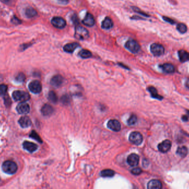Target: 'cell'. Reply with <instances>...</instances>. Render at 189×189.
<instances>
[{
    "mask_svg": "<svg viewBox=\"0 0 189 189\" xmlns=\"http://www.w3.org/2000/svg\"><path fill=\"white\" fill-rule=\"evenodd\" d=\"M188 119H189V118H188V117L187 116H183V117H182L183 121H188Z\"/></svg>",
    "mask_w": 189,
    "mask_h": 189,
    "instance_id": "cell-40",
    "label": "cell"
},
{
    "mask_svg": "<svg viewBox=\"0 0 189 189\" xmlns=\"http://www.w3.org/2000/svg\"><path fill=\"white\" fill-rule=\"evenodd\" d=\"M178 55L180 61L182 62H185L189 61V53L184 50H180L178 52Z\"/></svg>",
    "mask_w": 189,
    "mask_h": 189,
    "instance_id": "cell-22",
    "label": "cell"
},
{
    "mask_svg": "<svg viewBox=\"0 0 189 189\" xmlns=\"http://www.w3.org/2000/svg\"><path fill=\"white\" fill-rule=\"evenodd\" d=\"M129 140L132 143L139 145L143 142V136L138 132H133L129 135Z\"/></svg>",
    "mask_w": 189,
    "mask_h": 189,
    "instance_id": "cell-5",
    "label": "cell"
},
{
    "mask_svg": "<svg viewBox=\"0 0 189 189\" xmlns=\"http://www.w3.org/2000/svg\"><path fill=\"white\" fill-rule=\"evenodd\" d=\"M7 91V86L5 84H0V96L5 95Z\"/></svg>",
    "mask_w": 189,
    "mask_h": 189,
    "instance_id": "cell-32",
    "label": "cell"
},
{
    "mask_svg": "<svg viewBox=\"0 0 189 189\" xmlns=\"http://www.w3.org/2000/svg\"><path fill=\"white\" fill-rule=\"evenodd\" d=\"M75 37L78 40H85L89 38V33L88 30L82 26H77L75 28Z\"/></svg>",
    "mask_w": 189,
    "mask_h": 189,
    "instance_id": "cell-3",
    "label": "cell"
},
{
    "mask_svg": "<svg viewBox=\"0 0 189 189\" xmlns=\"http://www.w3.org/2000/svg\"><path fill=\"white\" fill-rule=\"evenodd\" d=\"M108 128L115 132L120 131L121 129V124L116 120H111L107 123Z\"/></svg>",
    "mask_w": 189,
    "mask_h": 189,
    "instance_id": "cell-10",
    "label": "cell"
},
{
    "mask_svg": "<svg viewBox=\"0 0 189 189\" xmlns=\"http://www.w3.org/2000/svg\"><path fill=\"white\" fill-rule=\"evenodd\" d=\"M58 1L61 3H67L69 1V0H58Z\"/></svg>",
    "mask_w": 189,
    "mask_h": 189,
    "instance_id": "cell-39",
    "label": "cell"
},
{
    "mask_svg": "<svg viewBox=\"0 0 189 189\" xmlns=\"http://www.w3.org/2000/svg\"><path fill=\"white\" fill-rule=\"evenodd\" d=\"M18 123L21 127L23 128H26L30 127L32 124V121L27 116H23L21 117L18 121Z\"/></svg>",
    "mask_w": 189,
    "mask_h": 189,
    "instance_id": "cell-16",
    "label": "cell"
},
{
    "mask_svg": "<svg viewBox=\"0 0 189 189\" xmlns=\"http://www.w3.org/2000/svg\"><path fill=\"white\" fill-rule=\"evenodd\" d=\"M176 29L180 33H185L187 32V27L184 23H179L176 26Z\"/></svg>",
    "mask_w": 189,
    "mask_h": 189,
    "instance_id": "cell-29",
    "label": "cell"
},
{
    "mask_svg": "<svg viewBox=\"0 0 189 189\" xmlns=\"http://www.w3.org/2000/svg\"><path fill=\"white\" fill-rule=\"evenodd\" d=\"M139 157L136 154H132L127 158V163L130 166H136L138 164Z\"/></svg>",
    "mask_w": 189,
    "mask_h": 189,
    "instance_id": "cell-13",
    "label": "cell"
},
{
    "mask_svg": "<svg viewBox=\"0 0 189 189\" xmlns=\"http://www.w3.org/2000/svg\"><path fill=\"white\" fill-rule=\"evenodd\" d=\"M148 90L149 92L151 93V96L153 98H157V99H158V100H161L163 98V97L160 96L159 94L158 93L157 90L155 87H154L153 86H150L148 88Z\"/></svg>",
    "mask_w": 189,
    "mask_h": 189,
    "instance_id": "cell-23",
    "label": "cell"
},
{
    "mask_svg": "<svg viewBox=\"0 0 189 189\" xmlns=\"http://www.w3.org/2000/svg\"><path fill=\"white\" fill-rule=\"evenodd\" d=\"M185 85H186V86L188 88H189V79H188L186 80V83H185Z\"/></svg>",
    "mask_w": 189,
    "mask_h": 189,
    "instance_id": "cell-41",
    "label": "cell"
},
{
    "mask_svg": "<svg viewBox=\"0 0 189 189\" xmlns=\"http://www.w3.org/2000/svg\"><path fill=\"white\" fill-rule=\"evenodd\" d=\"M160 67L162 69L163 71L166 73H173L175 71L174 66L170 64L165 63L163 64L162 65H160Z\"/></svg>",
    "mask_w": 189,
    "mask_h": 189,
    "instance_id": "cell-21",
    "label": "cell"
},
{
    "mask_svg": "<svg viewBox=\"0 0 189 189\" xmlns=\"http://www.w3.org/2000/svg\"><path fill=\"white\" fill-rule=\"evenodd\" d=\"M83 23L86 26L92 27L95 24V21L93 16L90 13H87L83 20Z\"/></svg>",
    "mask_w": 189,
    "mask_h": 189,
    "instance_id": "cell-14",
    "label": "cell"
},
{
    "mask_svg": "<svg viewBox=\"0 0 189 189\" xmlns=\"http://www.w3.org/2000/svg\"><path fill=\"white\" fill-rule=\"evenodd\" d=\"M48 99L49 100L54 104H56L58 101V96L56 93L54 91H50L48 93Z\"/></svg>",
    "mask_w": 189,
    "mask_h": 189,
    "instance_id": "cell-28",
    "label": "cell"
},
{
    "mask_svg": "<svg viewBox=\"0 0 189 189\" xmlns=\"http://www.w3.org/2000/svg\"><path fill=\"white\" fill-rule=\"evenodd\" d=\"M176 153L181 157H185L188 154V149L184 146L179 147L176 151Z\"/></svg>",
    "mask_w": 189,
    "mask_h": 189,
    "instance_id": "cell-26",
    "label": "cell"
},
{
    "mask_svg": "<svg viewBox=\"0 0 189 189\" xmlns=\"http://www.w3.org/2000/svg\"><path fill=\"white\" fill-rule=\"evenodd\" d=\"M51 23L54 27L59 29L64 28L67 24L65 20L60 17H55L53 18Z\"/></svg>",
    "mask_w": 189,
    "mask_h": 189,
    "instance_id": "cell-8",
    "label": "cell"
},
{
    "mask_svg": "<svg viewBox=\"0 0 189 189\" xmlns=\"http://www.w3.org/2000/svg\"><path fill=\"white\" fill-rule=\"evenodd\" d=\"M63 83V78L60 75L54 76L50 80L51 85L55 87H58L61 86Z\"/></svg>",
    "mask_w": 189,
    "mask_h": 189,
    "instance_id": "cell-15",
    "label": "cell"
},
{
    "mask_svg": "<svg viewBox=\"0 0 189 189\" xmlns=\"http://www.w3.org/2000/svg\"><path fill=\"white\" fill-rule=\"evenodd\" d=\"M137 121V117L136 116L135 114H132L127 121V123L129 126H132L136 123Z\"/></svg>",
    "mask_w": 189,
    "mask_h": 189,
    "instance_id": "cell-30",
    "label": "cell"
},
{
    "mask_svg": "<svg viewBox=\"0 0 189 189\" xmlns=\"http://www.w3.org/2000/svg\"><path fill=\"white\" fill-rule=\"evenodd\" d=\"M30 137L33 138L35 140H36L37 141H38V142H39V143H42V139L40 138V136L38 135V133L34 130H33L31 132V133L30 134Z\"/></svg>",
    "mask_w": 189,
    "mask_h": 189,
    "instance_id": "cell-31",
    "label": "cell"
},
{
    "mask_svg": "<svg viewBox=\"0 0 189 189\" xmlns=\"http://www.w3.org/2000/svg\"><path fill=\"white\" fill-rule=\"evenodd\" d=\"M172 147V143L169 140H165L158 145V149L161 153H166L169 151Z\"/></svg>",
    "mask_w": 189,
    "mask_h": 189,
    "instance_id": "cell-11",
    "label": "cell"
},
{
    "mask_svg": "<svg viewBox=\"0 0 189 189\" xmlns=\"http://www.w3.org/2000/svg\"><path fill=\"white\" fill-rule=\"evenodd\" d=\"M54 112V109L52 106L49 104H45L42 107L41 112L44 116H49Z\"/></svg>",
    "mask_w": 189,
    "mask_h": 189,
    "instance_id": "cell-18",
    "label": "cell"
},
{
    "mask_svg": "<svg viewBox=\"0 0 189 189\" xmlns=\"http://www.w3.org/2000/svg\"><path fill=\"white\" fill-rule=\"evenodd\" d=\"M25 79H26V76L22 73L18 74V75L17 76V77H16V80L20 83L23 82L25 80Z\"/></svg>",
    "mask_w": 189,
    "mask_h": 189,
    "instance_id": "cell-33",
    "label": "cell"
},
{
    "mask_svg": "<svg viewBox=\"0 0 189 189\" xmlns=\"http://www.w3.org/2000/svg\"><path fill=\"white\" fill-rule=\"evenodd\" d=\"M163 18L164 20V21H165L166 22H168V23H170V24H174V23H175V22L174 21V20H172L170 18H169V17L164 16V17H163Z\"/></svg>",
    "mask_w": 189,
    "mask_h": 189,
    "instance_id": "cell-37",
    "label": "cell"
},
{
    "mask_svg": "<svg viewBox=\"0 0 189 189\" xmlns=\"http://www.w3.org/2000/svg\"><path fill=\"white\" fill-rule=\"evenodd\" d=\"M79 44L77 43H69L66 45H65L63 49L67 53H73L76 49L79 46Z\"/></svg>",
    "mask_w": 189,
    "mask_h": 189,
    "instance_id": "cell-19",
    "label": "cell"
},
{
    "mask_svg": "<svg viewBox=\"0 0 189 189\" xmlns=\"http://www.w3.org/2000/svg\"><path fill=\"white\" fill-rule=\"evenodd\" d=\"M79 55L82 58L87 59V58H89L91 57L92 56V53L91 52H90L88 50L83 49L79 53Z\"/></svg>",
    "mask_w": 189,
    "mask_h": 189,
    "instance_id": "cell-27",
    "label": "cell"
},
{
    "mask_svg": "<svg viewBox=\"0 0 189 189\" xmlns=\"http://www.w3.org/2000/svg\"><path fill=\"white\" fill-rule=\"evenodd\" d=\"M13 98L15 101L19 102H26L30 100V94L26 91L21 90H16L12 93Z\"/></svg>",
    "mask_w": 189,
    "mask_h": 189,
    "instance_id": "cell-2",
    "label": "cell"
},
{
    "mask_svg": "<svg viewBox=\"0 0 189 189\" xmlns=\"http://www.w3.org/2000/svg\"><path fill=\"white\" fill-rule=\"evenodd\" d=\"M101 26L104 29L108 30V29L111 28L113 27L114 23H113L112 20L110 17H107L102 22Z\"/></svg>",
    "mask_w": 189,
    "mask_h": 189,
    "instance_id": "cell-20",
    "label": "cell"
},
{
    "mask_svg": "<svg viewBox=\"0 0 189 189\" xmlns=\"http://www.w3.org/2000/svg\"><path fill=\"white\" fill-rule=\"evenodd\" d=\"M11 22L12 23L15 24H19L20 23H21V21L20 20H19L17 17L15 16H13L11 20Z\"/></svg>",
    "mask_w": 189,
    "mask_h": 189,
    "instance_id": "cell-36",
    "label": "cell"
},
{
    "mask_svg": "<svg viewBox=\"0 0 189 189\" xmlns=\"http://www.w3.org/2000/svg\"><path fill=\"white\" fill-rule=\"evenodd\" d=\"M69 100H70L69 98L67 95H64L61 98V101L63 104H68L69 102Z\"/></svg>",
    "mask_w": 189,
    "mask_h": 189,
    "instance_id": "cell-34",
    "label": "cell"
},
{
    "mask_svg": "<svg viewBox=\"0 0 189 189\" xmlns=\"http://www.w3.org/2000/svg\"><path fill=\"white\" fill-rule=\"evenodd\" d=\"M133 9L135 11H136L137 12L139 13L140 14H141V15H145V16H148V15H147L146 13H145L141 11L138 8L133 7Z\"/></svg>",
    "mask_w": 189,
    "mask_h": 189,
    "instance_id": "cell-38",
    "label": "cell"
},
{
    "mask_svg": "<svg viewBox=\"0 0 189 189\" xmlns=\"http://www.w3.org/2000/svg\"><path fill=\"white\" fill-rule=\"evenodd\" d=\"M162 184L158 180L153 179L148 183L147 189H161Z\"/></svg>",
    "mask_w": 189,
    "mask_h": 189,
    "instance_id": "cell-17",
    "label": "cell"
},
{
    "mask_svg": "<svg viewBox=\"0 0 189 189\" xmlns=\"http://www.w3.org/2000/svg\"><path fill=\"white\" fill-rule=\"evenodd\" d=\"M115 174L114 172L111 169H105L101 172V175L104 178H111Z\"/></svg>",
    "mask_w": 189,
    "mask_h": 189,
    "instance_id": "cell-25",
    "label": "cell"
},
{
    "mask_svg": "<svg viewBox=\"0 0 189 189\" xmlns=\"http://www.w3.org/2000/svg\"><path fill=\"white\" fill-rule=\"evenodd\" d=\"M28 88L32 93L36 94V93H39L41 92L42 89V86L40 81H39L38 80H33L29 83Z\"/></svg>",
    "mask_w": 189,
    "mask_h": 189,
    "instance_id": "cell-7",
    "label": "cell"
},
{
    "mask_svg": "<svg viewBox=\"0 0 189 189\" xmlns=\"http://www.w3.org/2000/svg\"><path fill=\"white\" fill-rule=\"evenodd\" d=\"M2 169L5 173L12 175L16 173L18 166L15 162L11 160H6L2 164Z\"/></svg>",
    "mask_w": 189,
    "mask_h": 189,
    "instance_id": "cell-1",
    "label": "cell"
},
{
    "mask_svg": "<svg viewBox=\"0 0 189 189\" xmlns=\"http://www.w3.org/2000/svg\"><path fill=\"white\" fill-rule=\"evenodd\" d=\"M25 13L28 18H33L37 15V12L35 9L32 7L27 8L25 11Z\"/></svg>",
    "mask_w": 189,
    "mask_h": 189,
    "instance_id": "cell-24",
    "label": "cell"
},
{
    "mask_svg": "<svg viewBox=\"0 0 189 189\" xmlns=\"http://www.w3.org/2000/svg\"><path fill=\"white\" fill-rule=\"evenodd\" d=\"M23 147L24 149L30 153H33L38 149V145L36 144L29 141H25L23 143Z\"/></svg>",
    "mask_w": 189,
    "mask_h": 189,
    "instance_id": "cell-12",
    "label": "cell"
},
{
    "mask_svg": "<svg viewBox=\"0 0 189 189\" xmlns=\"http://www.w3.org/2000/svg\"><path fill=\"white\" fill-rule=\"evenodd\" d=\"M17 111L20 114H28L30 111V105L25 102L20 103L17 106Z\"/></svg>",
    "mask_w": 189,
    "mask_h": 189,
    "instance_id": "cell-9",
    "label": "cell"
},
{
    "mask_svg": "<svg viewBox=\"0 0 189 189\" xmlns=\"http://www.w3.org/2000/svg\"><path fill=\"white\" fill-rule=\"evenodd\" d=\"M126 48L132 53H138L140 49V46L138 43L133 39L128 40L126 44Z\"/></svg>",
    "mask_w": 189,
    "mask_h": 189,
    "instance_id": "cell-4",
    "label": "cell"
},
{
    "mask_svg": "<svg viewBox=\"0 0 189 189\" xmlns=\"http://www.w3.org/2000/svg\"><path fill=\"white\" fill-rule=\"evenodd\" d=\"M142 170L141 168H139V167H137V168H134L132 170V173L134 175H139V174H141L142 173Z\"/></svg>",
    "mask_w": 189,
    "mask_h": 189,
    "instance_id": "cell-35",
    "label": "cell"
},
{
    "mask_svg": "<svg viewBox=\"0 0 189 189\" xmlns=\"http://www.w3.org/2000/svg\"><path fill=\"white\" fill-rule=\"evenodd\" d=\"M151 51L154 55L158 56L164 54V48L160 44L154 43L151 46Z\"/></svg>",
    "mask_w": 189,
    "mask_h": 189,
    "instance_id": "cell-6",
    "label": "cell"
}]
</instances>
